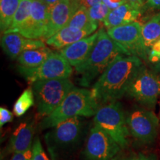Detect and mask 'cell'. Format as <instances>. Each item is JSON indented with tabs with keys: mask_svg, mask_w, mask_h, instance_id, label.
<instances>
[{
	"mask_svg": "<svg viewBox=\"0 0 160 160\" xmlns=\"http://www.w3.org/2000/svg\"><path fill=\"white\" fill-rule=\"evenodd\" d=\"M68 26L74 29H85L93 26L99 27V25L91 21L88 14V9L85 7H79L72 16Z\"/></svg>",
	"mask_w": 160,
	"mask_h": 160,
	"instance_id": "obj_24",
	"label": "cell"
},
{
	"mask_svg": "<svg viewBox=\"0 0 160 160\" xmlns=\"http://www.w3.org/2000/svg\"><path fill=\"white\" fill-rule=\"evenodd\" d=\"M80 117H73L62 122L45 134V142L53 159L57 152L74 147L79 142L84 128Z\"/></svg>",
	"mask_w": 160,
	"mask_h": 160,
	"instance_id": "obj_7",
	"label": "cell"
},
{
	"mask_svg": "<svg viewBox=\"0 0 160 160\" xmlns=\"http://www.w3.org/2000/svg\"><path fill=\"white\" fill-rule=\"evenodd\" d=\"M32 160H51L44 151L39 138L34 140L32 146Z\"/></svg>",
	"mask_w": 160,
	"mask_h": 160,
	"instance_id": "obj_26",
	"label": "cell"
},
{
	"mask_svg": "<svg viewBox=\"0 0 160 160\" xmlns=\"http://www.w3.org/2000/svg\"><path fill=\"white\" fill-rule=\"evenodd\" d=\"M129 3H131L133 7H135L136 8L139 9L141 11V9L142 8L144 5V2L143 0H128Z\"/></svg>",
	"mask_w": 160,
	"mask_h": 160,
	"instance_id": "obj_33",
	"label": "cell"
},
{
	"mask_svg": "<svg viewBox=\"0 0 160 160\" xmlns=\"http://www.w3.org/2000/svg\"><path fill=\"white\" fill-rule=\"evenodd\" d=\"M111 10L102 1L88 8V14L92 22L99 25L103 22Z\"/></svg>",
	"mask_w": 160,
	"mask_h": 160,
	"instance_id": "obj_25",
	"label": "cell"
},
{
	"mask_svg": "<svg viewBox=\"0 0 160 160\" xmlns=\"http://www.w3.org/2000/svg\"><path fill=\"white\" fill-rule=\"evenodd\" d=\"M133 160H158L157 157L153 153L145 154V153H139L137 156H133Z\"/></svg>",
	"mask_w": 160,
	"mask_h": 160,
	"instance_id": "obj_32",
	"label": "cell"
},
{
	"mask_svg": "<svg viewBox=\"0 0 160 160\" xmlns=\"http://www.w3.org/2000/svg\"><path fill=\"white\" fill-rule=\"evenodd\" d=\"M102 1L111 10L117 8L119 6L126 2H128V0H102Z\"/></svg>",
	"mask_w": 160,
	"mask_h": 160,
	"instance_id": "obj_31",
	"label": "cell"
},
{
	"mask_svg": "<svg viewBox=\"0 0 160 160\" xmlns=\"http://www.w3.org/2000/svg\"><path fill=\"white\" fill-rule=\"evenodd\" d=\"M98 26L88 28L85 29H74L65 26L54 35L45 40V43L57 49H62L66 46L88 37L97 31Z\"/></svg>",
	"mask_w": 160,
	"mask_h": 160,
	"instance_id": "obj_16",
	"label": "cell"
},
{
	"mask_svg": "<svg viewBox=\"0 0 160 160\" xmlns=\"http://www.w3.org/2000/svg\"><path fill=\"white\" fill-rule=\"evenodd\" d=\"M142 25L137 21L107 29L112 39L123 48L129 56L146 59L148 52L145 49L142 36Z\"/></svg>",
	"mask_w": 160,
	"mask_h": 160,
	"instance_id": "obj_9",
	"label": "cell"
},
{
	"mask_svg": "<svg viewBox=\"0 0 160 160\" xmlns=\"http://www.w3.org/2000/svg\"><path fill=\"white\" fill-rule=\"evenodd\" d=\"M93 122L105 131L121 148L128 146L130 132L126 115L119 102L105 104L99 108L93 118Z\"/></svg>",
	"mask_w": 160,
	"mask_h": 160,
	"instance_id": "obj_5",
	"label": "cell"
},
{
	"mask_svg": "<svg viewBox=\"0 0 160 160\" xmlns=\"http://www.w3.org/2000/svg\"><path fill=\"white\" fill-rule=\"evenodd\" d=\"M148 3L152 8L160 9V0H148Z\"/></svg>",
	"mask_w": 160,
	"mask_h": 160,
	"instance_id": "obj_34",
	"label": "cell"
},
{
	"mask_svg": "<svg viewBox=\"0 0 160 160\" xmlns=\"http://www.w3.org/2000/svg\"><path fill=\"white\" fill-rule=\"evenodd\" d=\"M142 36L145 49L148 52L152 45L160 39V13L153 16L142 27Z\"/></svg>",
	"mask_w": 160,
	"mask_h": 160,
	"instance_id": "obj_20",
	"label": "cell"
},
{
	"mask_svg": "<svg viewBox=\"0 0 160 160\" xmlns=\"http://www.w3.org/2000/svg\"><path fill=\"white\" fill-rule=\"evenodd\" d=\"M97 41L89 55L82 63L75 68L80 76L79 85L89 87L95 79L105 71L117 57L127 55V52L119 44L112 39L104 28H100Z\"/></svg>",
	"mask_w": 160,
	"mask_h": 160,
	"instance_id": "obj_2",
	"label": "cell"
},
{
	"mask_svg": "<svg viewBox=\"0 0 160 160\" xmlns=\"http://www.w3.org/2000/svg\"><path fill=\"white\" fill-rule=\"evenodd\" d=\"M1 46L6 55L12 59H17L27 50L46 47L42 40L28 39L18 33H3L1 37Z\"/></svg>",
	"mask_w": 160,
	"mask_h": 160,
	"instance_id": "obj_14",
	"label": "cell"
},
{
	"mask_svg": "<svg viewBox=\"0 0 160 160\" xmlns=\"http://www.w3.org/2000/svg\"><path fill=\"white\" fill-rule=\"evenodd\" d=\"M126 95L145 107L153 108L160 95V76L142 65L132 79Z\"/></svg>",
	"mask_w": 160,
	"mask_h": 160,
	"instance_id": "obj_6",
	"label": "cell"
},
{
	"mask_svg": "<svg viewBox=\"0 0 160 160\" xmlns=\"http://www.w3.org/2000/svg\"><path fill=\"white\" fill-rule=\"evenodd\" d=\"M13 120V113L5 108H0V126L3 127L6 123L12 122Z\"/></svg>",
	"mask_w": 160,
	"mask_h": 160,
	"instance_id": "obj_28",
	"label": "cell"
},
{
	"mask_svg": "<svg viewBox=\"0 0 160 160\" xmlns=\"http://www.w3.org/2000/svg\"><path fill=\"white\" fill-rule=\"evenodd\" d=\"M152 71H154L156 73L160 76V61L157 62L154 64H153V67H152Z\"/></svg>",
	"mask_w": 160,
	"mask_h": 160,
	"instance_id": "obj_36",
	"label": "cell"
},
{
	"mask_svg": "<svg viewBox=\"0 0 160 160\" xmlns=\"http://www.w3.org/2000/svg\"><path fill=\"white\" fill-rule=\"evenodd\" d=\"M99 108V104L91 91L73 87L59 107L41 122L39 128L43 130L52 128L62 122L76 117H94Z\"/></svg>",
	"mask_w": 160,
	"mask_h": 160,
	"instance_id": "obj_3",
	"label": "cell"
},
{
	"mask_svg": "<svg viewBox=\"0 0 160 160\" xmlns=\"http://www.w3.org/2000/svg\"><path fill=\"white\" fill-rule=\"evenodd\" d=\"M127 124L131 134L138 141L151 144L158 133L159 119L153 111L136 108L126 115Z\"/></svg>",
	"mask_w": 160,
	"mask_h": 160,
	"instance_id": "obj_10",
	"label": "cell"
},
{
	"mask_svg": "<svg viewBox=\"0 0 160 160\" xmlns=\"http://www.w3.org/2000/svg\"><path fill=\"white\" fill-rule=\"evenodd\" d=\"M34 134L33 122H25L17 128L10 138L7 147L8 153H15L23 152L32 148Z\"/></svg>",
	"mask_w": 160,
	"mask_h": 160,
	"instance_id": "obj_17",
	"label": "cell"
},
{
	"mask_svg": "<svg viewBox=\"0 0 160 160\" xmlns=\"http://www.w3.org/2000/svg\"><path fill=\"white\" fill-rule=\"evenodd\" d=\"M40 1L42 2L45 3L49 8H51L53 7L55 4H57L59 0H40Z\"/></svg>",
	"mask_w": 160,
	"mask_h": 160,
	"instance_id": "obj_35",
	"label": "cell"
},
{
	"mask_svg": "<svg viewBox=\"0 0 160 160\" xmlns=\"http://www.w3.org/2000/svg\"><path fill=\"white\" fill-rule=\"evenodd\" d=\"M75 87L69 78L39 80L32 84L38 113L42 117L51 114Z\"/></svg>",
	"mask_w": 160,
	"mask_h": 160,
	"instance_id": "obj_4",
	"label": "cell"
},
{
	"mask_svg": "<svg viewBox=\"0 0 160 160\" xmlns=\"http://www.w3.org/2000/svg\"><path fill=\"white\" fill-rule=\"evenodd\" d=\"M19 71L29 84L39 80L70 78L73 73L72 66L59 52H52L48 58L37 68L19 66Z\"/></svg>",
	"mask_w": 160,
	"mask_h": 160,
	"instance_id": "obj_8",
	"label": "cell"
},
{
	"mask_svg": "<svg viewBox=\"0 0 160 160\" xmlns=\"http://www.w3.org/2000/svg\"><path fill=\"white\" fill-rule=\"evenodd\" d=\"M11 160H32V148L25 151L13 153Z\"/></svg>",
	"mask_w": 160,
	"mask_h": 160,
	"instance_id": "obj_29",
	"label": "cell"
},
{
	"mask_svg": "<svg viewBox=\"0 0 160 160\" xmlns=\"http://www.w3.org/2000/svg\"><path fill=\"white\" fill-rule=\"evenodd\" d=\"M78 7H85L86 8H90L93 5L102 2V0H73Z\"/></svg>",
	"mask_w": 160,
	"mask_h": 160,
	"instance_id": "obj_30",
	"label": "cell"
},
{
	"mask_svg": "<svg viewBox=\"0 0 160 160\" xmlns=\"http://www.w3.org/2000/svg\"><path fill=\"white\" fill-rule=\"evenodd\" d=\"M21 0H0V29L2 33L11 27Z\"/></svg>",
	"mask_w": 160,
	"mask_h": 160,
	"instance_id": "obj_22",
	"label": "cell"
},
{
	"mask_svg": "<svg viewBox=\"0 0 160 160\" xmlns=\"http://www.w3.org/2000/svg\"><path fill=\"white\" fill-rule=\"evenodd\" d=\"M47 47L27 50L22 52L17 58L19 66L25 68H37L42 65L52 53Z\"/></svg>",
	"mask_w": 160,
	"mask_h": 160,
	"instance_id": "obj_19",
	"label": "cell"
},
{
	"mask_svg": "<svg viewBox=\"0 0 160 160\" xmlns=\"http://www.w3.org/2000/svg\"><path fill=\"white\" fill-rule=\"evenodd\" d=\"M140 12V10L136 8L131 3L126 2L117 8L111 10L103 22V24L106 28L109 29L133 22L139 17Z\"/></svg>",
	"mask_w": 160,
	"mask_h": 160,
	"instance_id": "obj_18",
	"label": "cell"
},
{
	"mask_svg": "<svg viewBox=\"0 0 160 160\" xmlns=\"http://www.w3.org/2000/svg\"><path fill=\"white\" fill-rule=\"evenodd\" d=\"M49 11V8L42 2L33 0L31 17L26 25L18 33L28 39L42 40L48 22Z\"/></svg>",
	"mask_w": 160,
	"mask_h": 160,
	"instance_id": "obj_13",
	"label": "cell"
},
{
	"mask_svg": "<svg viewBox=\"0 0 160 160\" xmlns=\"http://www.w3.org/2000/svg\"><path fill=\"white\" fill-rule=\"evenodd\" d=\"M99 31H96L88 37L60 49L59 53L70 63L72 67H77L89 55L97 41Z\"/></svg>",
	"mask_w": 160,
	"mask_h": 160,
	"instance_id": "obj_15",
	"label": "cell"
},
{
	"mask_svg": "<svg viewBox=\"0 0 160 160\" xmlns=\"http://www.w3.org/2000/svg\"><path fill=\"white\" fill-rule=\"evenodd\" d=\"M142 61L137 56L117 57L99 76L91 91L99 105L113 102L126 94Z\"/></svg>",
	"mask_w": 160,
	"mask_h": 160,
	"instance_id": "obj_1",
	"label": "cell"
},
{
	"mask_svg": "<svg viewBox=\"0 0 160 160\" xmlns=\"http://www.w3.org/2000/svg\"><path fill=\"white\" fill-rule=\"evenodd\" d=\"M112 160H133V157H127L125 156L117 154Z\"/></svg>",
	"mask_w": 160,
	"mask_h": 160,
	"instance_id": "obj_37",
	"label": "cell"
},
{
	"mask_svg": "<svg viewBox=\"0 0 160 160\" xmlns=\"http://www.w3.org/2000/svg\"><path fill=\"white\" fill-rule=\"evenodd\" d=\"M35 104V97L32 88H28L20 95L13 105V114L20 117Z\"/></svg>",
	"mask_w": 160,
	"mask_h": 160,
	"instance_id": "obj_23",
	"label": "cell"
},
{
	"mask_svg": "<svg viewBox=\"0 0 160 160\" xmlns=\"http://www.w3.org/2000/svg\"><path fill=\"white\" fill-rule=\"evenodd\" d=\"M33 0H21L11 27L4 33H19L26 25L31 17V5Z\"/></svg>",
	"mask_w": 160,
	"mask_h": 160,
	"instance_id": "obj_21",
	"label": "cell"
},
{
	"mask_svg": "<svg viewBox=\"0 0 160 160\" xmlns=\"http://www.w3.org/2000/svg\"><path fill=\"white\" fill-rule=\"evenodd\" d=\"M78 8L79 7L73 0H59L51 7L42 41H45L68 25L72 16Z\"/></svg>",
	"mask_w": 160,
	"mask_h": 160,
	"instance_id": "obj_12",
	"label": "cell"
},
{
	"mask_svg": "<svg viewBox=\"0 0 160 160\" xmlns=\"http://www.w3.org/2000/svg\"><path fill=\"white\" fill-rule=\"evenodd\" d=\"M121 149L105 131L94 125L86 141L85 156L88 160H112Z\"/></svg>",
	"mask_w": 160,
	"mask_h": 160,
	"instance_id": "obj_11",
	"label": "cell"
},
{
	"mask_svg": "<svg viewBox=\"0 0 160 160\" xmlns=\"http://www.w3.org/2000/svg\"><path fill=\"white\" fill-rule=\"evenodd\" d=\"M148 59L153 64L160 61V39L152 45L149 51Z\"/></svg>",
	"mask_w": 160,
	"mask_h": 160,
	"instance_id": "obj_27",
	"label": "cell"
}]
</instances>
